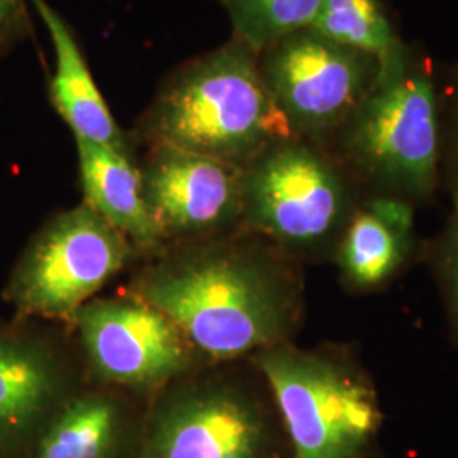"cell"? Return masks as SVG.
Listing matches in <instances>:
<instances>
[{"label": "cell", "mask_w": 458, "mask_h": 458, "mask_svg": "<svg viewBox=\"0 0 458 458\" xmlns=\"http://www.w3.org/2000/svg\"><path fill=\"white\" fill-rule=\"evenodd\" d=\"M442 145L435 68L414 49L401 72L378 79L327 149L363 196L397 197L418 208L442 192Z\"/></svg>", "instance_id": "3"}, {"label": "cell", "mask_w": 458, "mask_h": 458, "mask_svg": "<svg viewBox=\"0 0 458 458\" xmlns=\"http://www.w3.org/2000/svg\"><path fill=\"white\" fill-rule=\"evenodd\" d=\"M85 204L121 231L141 253H158L164 240L143 194L140 166L131 153L75 140Z\"/></svg>", "instance_id": "15"}, {"label": "cell", "mask_w": 458, "mask_h": 458, "mask_svg": "<svg viewBox=\"0 0 458 458\" xmlns=\"http://www.w3.org/2000/svg\"><path fill=\"white\" fill-rule=\"evenodd\" d=\"M289 440L291 458H370L384 412L376 382L344 344L294 342L253 355Z\"/></svg>", "instance_id": "4"}, {"label": "cell", "mask_w": 458, "mask_h": 458, "mask_svg": "<svg viewBox=\"0 0 458 458\" xmlns=\"http://www.w3.org/2000/svg\"><path fill=\"white\" fill-rule=\"evenodd\" d=\"M259 66L278 111L295 138L327 148L378 79L369 55L304 30L259 55Z\"/></svg>", "instance_id": "9"}, {"label": "cell", "mask_w": 458, "mask_h": 458, "mask_svg": "<svg viewBox=\"0 0 458 458\" xmlns=\"http://www.w3.org/2000/svg\"><path fill=\"white\" fill-rule=\"evenodd\" d=\"M226 11L233 39L257 56L291 34L311 30L325 0H216Z\"/></svg>", "instance_id": "17"}, {"label": "cell", "mask_w": 458, "mask_h": 458, "mask_svg": "<svg viewBox=\"0 0 458 458\" xmlns=\"http://www.w3.org/2000/svg\"><path fill=\"white\" fill-rule=\"evenodd\" d=\"M277 420L253 365L250 374L202 367L151 395L141 458H276Z\"/></svg>", "instance_id": "6"}, {"label": "cell", "mask_w": 458, "mask_h": 458, "mask_svg": "<svg viewBox=\"0 0 458 458\" xmlns=\"http://www.w3.org/2000/svg\"><path fill=\"white\" fill-rule=\"evenodd\" d=\"M28 31V0H0V53Z\"/></svg>", "instance_id": "20"}, {"label": "cell", "mask_w": 458, "mask_h": 458, "mask_svg": "<svg viewBox=\"0 0 458 458\" xmlns=\"http://www.w3.org/2000/svg\"><path fill=\"white\" fill-rule=\"evenodd\" d=\"M149 147H168L245 168L263 148L293 136L263 82L259 56L231 39L179 68L141 123Z\"/></svg>", "instance_id": "2"}, {"label": "cell", "mask_w": 458, "mask_h": 458, "mask_svg": "<svg viewBox=\"0 0 458 458\" xmlns=\"http://www.w3.org/2000/svg\"><path fill=\"white\" fill-rule=\"evenodd\" d=\"M138 166L165 248L242 231L243 168L168 147H149Z\"/></svg>", "instance_id": "10"}, {"label": "cell", "mask_w": 458, "mask_h": 458, "mask_svg": "<svg viewBox=\"0 0 458 458\" xmlns=\"http://www.w3.org/2000/svg\"><path fill=\"white\" fill-rule=\"evenodd\" d=\"M45 24L55 49L49 100L75 140L131 153L128 136L115 123L65 19L47 0H28Z\"/></svg>", "instance_id": "13"}, {"label": "cell", "mask_w": 458, "mask_h": 458, "mask_svg": "<svg viewBox=\"0 0 458 458\" xmlns=\"http://www.w3.org/2000/svg\"><path fill=\"white\" fill-rule=\"evenodd\" d=\"M311 30L372 56L380 65V77L401 72L414 51L397 31L384 0H325Z\"/></svg>", "instance_id": "16"}, {"label": "cell", "mask_w": 458, "mask_h": 458, "mask_svg": "<svg viewBox=\"0 0 458 458\" xmlns=\"http://www.w3.org/2000/svg\"><path fill=\"white\" fill-rule=\"evenodd\" d=\"M140 251L85 202L55 214L24 248L5 287L17 319L64 321Z\"/></svg>", "instance_id": "7"}, {"label": "cell", "mask_w": 458, "mask_h": 458, "mask_svg": "<svg viewBox=\"0 0 458 458\" xmlns=\"http://www.w3.org/2000/svg\"><path fill=\"white\" fill-rule=\"evenodd\" d=\"M128 294L164 312L208 365L293 342L304 316L301 262L248 231L166 246Z\"/></svg>", "instance_id": "1"}, {"label": "cell", "mask_w": 458, "mask_h": 458, "mask_svg": "<svg viewBox=\"0 0 458 458\" xmlns=\"http://www.w3.org/2000/svg\"><path fill=\"white\" fill-rule=\"evenodd\" d=\"M126 393L83 382L53 412L30 458H117L128 431Z\"/></svg>", "instance_id": "14"}, {"label": "cell", "mask_w": 458, "mask_h": 458, "mask_svg": "<svg viewBox=\"0 0 458 458\" xmlns=\"http://www.w3.org/2000/svg\"><path fill=\"white\" fill-rule=\"evenodd\" d=\"M414 214L403 199L361 196L331 257L348 293H378L418 259Z\"/></svg>", "instance_id": "12"}, {"label": "cell", "mask_w": 458, "mask_h": 458, "mask_svg": "<svg viewBox=\"0 0 458 458\" xmlns=\"http://www.w3.org/2000/svg\"><path fill=\"white\" fill-rule=\"evenodd\" d=\"M87 382L153 395L208 363L164 312L132 295L92 299L70 321Z\"/></svg>", "instance_id": "8"}, {"label": "cell", "mask_w": 458, "mask_h": 458, "mask_svg": "<svg viewBox=\"0 0 458 458\" xmlns=\"http://www.w3.org/2000/svg\"><path fill=\"white\" fill-rule=\"evenodd\" d=\"M243 223L297 262L331 260L363 192L342 164L306 140L285 136L243 168Z\"/></svg>", "instance_id": "5"}, {"label": "cell", "mask_w": 458, "mask_h": 458, "mask_svg": "<svg viewBox=\"0 0 458 458\" xmlns=\"http://www.w3.org/2000/svg\"><path fill=\"white\" fill-rule=\"evenodd\" d=\"M82 384L77 363L53 344L0 329V443L36 437Z\"/></svg>", "instance_id": "11"}, {"label": "cell", "mask_w": 458, "mask_h": 458, "mask_svg": "<svg viewBox=\"0 0 458 458\" xmlns=\"http://www.w3.org/2000/svg\"><path fill=\"white\" fill-rule=\"evenodd\" d=\"M442 106V192L450 202L458 200V60L448 82L440 89Z\"/></svg>", "instance_id": "19"}, {"label": "cell", "mask_w": 458, "mask_h": 458, "mask_svg": "<svg viewBox=\"0 0 458 458\" xmlns=\"http://www.w3.org/2000/svg\"><path fill=\"white\" fill-rule=\"evenodd\" d=\"M425 257L442 294L450 336L458 346V200L440 234L426 246Z\"/></svg>", "instance_id": "18"}]
</instances>
